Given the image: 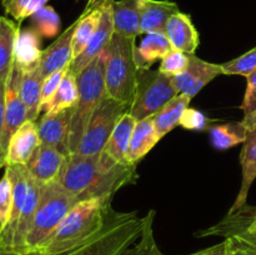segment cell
Wrapping results in <instances>:
<instances>
[{
  "instance_id": "cell-10",
  "label": "cell",
  "mask_w": 256,
  "mask_h": 255,
  "mask_svg": "<svg viewBox=\"0 0 256 255\" xmlns=\"http://www.w3.org/2000/svg\"><path fill=\"white\" fill-rule=\"evenodd\" d=\"M224 75L222 64L205 62L195 54H190L189 65L186 70L179 75L172 76V82L179 94H185L192 99L205 88V85L218 78Z\"/></svg>"
},
{
  "instance_id": "cell-42",
  "label": "cell",
  "mask_w": 256,
  "mask_h": 255,
  "mask_svg": "<svg viewBox=\"0 0 256 255\" xmlns=\"http://www.w3.org/2000/svg\"><path fill=\"white\" fill-rule=\"evenodd\" d=\"M230 236L235 238L239 242H244V244L250 245V246L256 248V229L255 230H240L235 234L230 235ZM229 238V236H228Z\"/></svg>"
},
{
  "instance_id": "cell-9",
  "label": "cell",
  "mask_w": 256,
  "mask_h": 255,
  "mask_svg": "<svg viewBox=\"0 0 256 255\" xmlns=\"http://www.w3.org/2000/svg\"><path fill=\"white\" fill-rule=\"evenodd\" d=\"M22 69L16 62L12 65L6 80V92H5V112L2 134L0 140V169L6 165L9 142L19 128L26 122V108L20 98V82H22Z\"/></svg>"
},
{
  "instance_id": "cell-4",
  "label": "cell",
  "mask_w": 256,
  "mask_h": 255,
  "mask_svg": "<svg viewBox=\"0 0 256 255\" xmlns=\"http://www.w3.org/2000/svg\"><path fill=\"white\" fill-rule=\"evenodd\" d=\"M135 40L114 32L105 52L106 95L129 108L135 96L139 72L135 60Z\"/></svg>"
},
{
  "instance_id": "cell-16",
  "label": "cell",
  "mask_w": 256,
  "mask_h": 255,
  "mask_svg": "<svg viewBox=\"0 0 256 255\" xmlns=\"http://www.w3.org/2000/svg\"><path fill=\"white\" fill-rule=\"evenodd\" d=\"M165 35L175 50L186 54H195L200 45L199 32L195 28L192 16L185 12H176L168 20Z\"/></svg>"
},
{
  "instance_id": "cell-26",
  "label": "cell",
  "mask_w": 256,
  "mask_h": 255,
  "mask_svg": "<svg viewBox=\"0 0 256 255\" xmlns=\"http://www.w3.org/2000/svg\"><path fill=\"white\" fill-rule=\"evenodd\" d=\"M208 132L210 135V142L216 150H228L239 144H244L249 134V130L242 122L212 125Z\"/></svg>"
},
{
  "instance_id": "cell-2",
  "label": "cell",
  "mask_w": 256,
  "mask_h": 255,
  "mask_svg": "<svg viewBox=\"0 0 256 255\" xmlns=\"http://www.w3.org/2000/svg\"><path fill=\"white\" fill-rule=\"evenodd\" d=\"M115 212L112 199L108 198L82 200L34 255H59L84 244L106 225Z\"/></svg>"
},
{
  "instance_id": "cell-39",
  "label": "cell",
  "mask_w": 256,
  "mask_h": 255,
  "mask_svg": "<svg viewBox=\"0 0 256 255\" xmlns=\"http://www.w3.org/2000/svg\"><path fill=\"white\" fill-rule=\"evenodd\" d=\"M240 109L244 112V116L256 110V72L246 78V90Z\"/></svg>"
},
{
  "instance_id": "cell-38",
  "label": "cell",
  "mask_w": 256,
  "mask_h": 255,
  "mask_svg": "<svg viewBox=\"0 0 256 255\" xmlns=\"http://www.w3.org/2000/svg\"><path fill=\"white\" fill-rule=\"evenodd\" d=\"M70 66L65 68V69L58 70V72H52L49 76L45 78L44 82H42V108L44 109L45 105L52 99L54 94L56 92L58 88H59L60 82L64 79L65 74L68 72Z\"/></svg>"
},
{
  "instance_id": "cell-40",
  "label": "cell",
  "mask_w": 256,
  "mask_h": 255,
  "mask_svg": "<svg viewBox=\"0 0 256 255\" xmlns=\"http://www.w3.org/2000/svg\"><path fill=\"white\" fill-rule=\"evenodd\" d=\"M229 248V255H256V248L244 244L235 238H225Z\"/></svg>"
},
{
  "instance_id": "cell-36",
  "label": "cell",
  "mask_w": 256,
  "mask_h": 255,
  "mask_svg": "<svg viewBox=\"0 0 256 255\" xmlns=\"http://www.w3.org/2000/svg\"><path fill=\"white\" fill-rule=\"evenodd\" d=\"M12 209V184L9 175L4 172L0 179V230L9 222Z\"/></svg>"
},
{
  "instance_id": "cell-24",
  "label": "cell",
  "mask_w": 256,
  "mask_h": 255,
  "mask_svg": "<svg viewBox=\"0 0 256 255\" xmlns=\"http://www.w3.org/2000/svg\"><path fill=\"white\" fill-rule=\"evenodd\" d=\"M172 42L165 34L152 32L145 35L140 45L135 48V60L139 69H150L158 60H162L170 52H172Z\"/></svg>"
},
{
  "instance_id": "cell-45",
  "label": "cell",
  "mask_w": 256,
  "mask_h": 255,
  "mask_svg": "<svg viewBox=\"0 0 256 255\" xmlns=\"http://www.w3.org/2000/svg\"><path fill=\"white\" fill-rule=\"evenodd\" d=\"M242 122H244V125L246 126V129L249 130V132L255 130L256 129V110L255 112H252V114L248 115V116H244V119H242Z\"/></svg>"
},
{
  "instance_id": "cell-34",
  "label": "cell",
  "mask_w": 256,
  "mask_h": 255,
  "mask_svg": "<svg viewBox=\"0 0 256 255\" xmlns=\"http://www.w3.org/2000/svg\"><path fill=\"white\" fill-rule=\"evenodd\" d=\"M224 75H242L248 78L256 72V46L245 54L222 64Z\"/></svg>"
},
{
  "instance_id": "cell-41",
  "label": "cell",
  "mask_w": 256,
  "mask_h": 255,
  "mask_svg": "<svg viewBox=\"0 0 256 255\" xmlns=\"http://www.w3.org/2000/svg\"><path fill=\"white\" fill-rule=\"evenodd\" d=\"M186 255H229V248H228V242L226 239L224 242H219L216 245H212V246L206 248V249L199 250V252H192V254Z\"/></svg>"
},
{
  "instance_id": "cell-1",
  "label": "cell",
  "mask_w": 256,
  "mask_h": 255,
  "mask_svg": "<svg viewBox=\"0 0 256 255\" xmlns=\"http://www.w3.org/2000/svg\"><path fill=\"white\" fill-rule=\"evenodd\" d=\"M139 178L136 164H116L102 166L99 155L84 156L78 152L68 156L58 184L74 195L79 202L94 198L112 199L122 186L134 184Z\"/></svg>"
},
{
  "instance_id": "cell-35",
  "label": "cell",
  "mask_w": 256,
  "mask_h": 255,
  "mask_svg": "<svg viewBox=\"0 0 256 255\" xmlns=\"http://www.w3.org/2000/svg\"><path fill=\"white\" fill-rule=\"evenodd\" d=\"M189 60L190 54L174 49L162 60L159 70L164 72L165 75H168V76L172 78L186 70L188 65H189Z\"/></svg>"
},
{
  "instance_id": "cell-18",
  "label": "cell",
  "mask_w": 256,
  "mask_h": 255,
  "mask_svg": "<svg viewBox=\"0 0 256 255\" xmlns=\"http://www.w3.org/2000/svg\"><path fill=\"white\" fill-rule=\"evenodd\" d=\"M139 12L142 34H165L168 20L180 10L178 4L169 0H140Z\"/></svg>"
},
{
  "instance_id": "cell-30",
  "label": "cell",
  "mask_w": 256,
  "mask_h": 255,
  "mask_svg": "<svg viewBox=\"0 0 256 255\" xmlns=\"http://www.w3.org/2000/svg\"><path fill=\"white\" fill-rule=\"evenodd\" d=\"M39 35L34 30L20 32L15 48V62L22 68L34 66L39 64L42 50L39 49Z\"/></svg>"
},
{
  "instance_id": "cell-20",
  "label": "cell",
  "mask_w": 256,
  "mask_h": 255,
  "mask_svg": "<svg viewBox=\"0 0 256 255\" xmlns=\"http://www.w3.org/2000/svg\"><path fill=\"white\" fill-rule=\"evenodd\" d=\"M42 76L40 75L38 65L22 69V82H20V98L26 108V119L36 122L42 108Z\"/></svg>"
},
{
  "instance_id": "cell-32",
  "label": "cell",
  "mask_w": 256,
  "mask_h": 255,
  "mask_svg": "<svg viewBox=\"0 0 256 255\" xmlns=\"http://www.w3.org/2000/svg\"><path fill=\"white\" fill-rule=\"evenodd\" d=\"M34 32L39 36L52 38L58 34L60 28V18L54 8L45 5L32 16Z\"/></svg>"
},
{
  "instance_id": "cell-46",
  "label": "cell",
  "mask_w": 256,
  "mask_h": 255,
  "mask_svg": "<svg viewBox=\"0 0 256 255\" xmlns=\"http://www.w3.org/2000/svg\"><path fill=\"white\" fill-rule=\"evenodd\" d=\"M0 255H26V254H22V252H15V250L4 249V248L0 246Z\"/></svg>"
},
{
  "instance_id": "cell-12",
  "label": "cell",
  "mask_w": 256,
  "mask_h": 255,
  "mask_svg": "<svg viewBox=\"0 0 256 255\" xmlns=\"http://www.w3.org/2000/svg\"><path fill=\"white\" fill-rule=\"evenodd\" d=\"M66 159V155L55 148L40 144L25 166L29 174L40 184H49L58 182Z\"/></svg>"
},
{
  "instance_id": "cell-43",
  "label": "cell",
  "mask_w": 256,
  "mask_h": 255,
  "mask_svg": "<svg viewBox=\"0 0 256 255\" xmlns=\"http://www.w3.org/2000/svg\"><path fill=\"white\" fill-rule=\"evenodd\" d=\"M114 2L115 0H88L86 6H85L82 14L94 12V10H104L106 8H112Z\"/></svg>"
},
{
  "instance_id": "cell-6",
  "label": "cell",
  "mask_w": 256,
  "mask_h": 255,
  "mask_svg": "<svg viewBox=\"0 0 256 255\" xmlns=\"http://www.w3.org/2000/svg\"><path fill=\"white\" fill-rule=\"evenodd\" d=\"M145 225V216L136 212H115L96 235L59 255H122L138 242Z\"/></svg>"
},
{
  "instance_id": "cell-11",
  "label": "cell",
  "mask_w": 256,
  "mask_h": 255,
  "mask_svg": "<svg viewBox=\"0 0 256 255\" xmlns=\"http://www.w3.org/2000/svg\"><path fill=\"white\" fill-rule=\"evenodd\" d=\"M75 26H76V20L69 28H66L46 49L42 50L38 68L42 79L58 70L70 66L72 62V35H74Z\"/></svg>"
},
{
  "instance_id": "cell-28",
  "label": "cell",
  "mask_w": 256,
  "mask_h": 255,
  "mask_svg": "<svg viewBox=\"0 0 256 255\" xmlns=\"http://www.w3.org/2000/svg\"><path fill=\"white\" fill-rule=\"evenodd\" d=\"M256 229V210L252 215L248 212L246 206L242 208L240 212L228 215L226 219L222 220L220 224L199 232V236H208V235H222V236H230L240 230H255Z\"/></svg>"
},
{
  "instance_id": "cell-25",
  "label": "cell",
  "mask_w": 256,
  "mask_h": 255,
  "mask_svg": "<svg viewBox=\"0 0 256 255\" xmlns=\"http://www.w3.org/2000/svg\"><path fill=\"white\" fill-rule=\"evenodd\" d=\"M190 102L192 99L188 95L178 94L152 116L155 130H156L160 140L180 124L182 112H185L186 108H189Z\"/></svg>"
},
{
  "instance_id": "cell-14",
  "label": "cell",
  "mask_w": 256,
  "mask_h": 255,
  "mask_svg": "<svg viewBox=\"0 0 256 255\" xmlns=\"http://www.w3.org/2000/svg\"><path fill=\"white\" fill-rule=\"evenodd\" d=\"M36 124L40 142L50 145L69 156L70 109L60 112H44Z\"/></svg>"
},
{
  "instance_id": "cell-23",
  "label": "cell",
  "mask_w": 256,
  "mask_h": 255,
  "mask_svg": "<svg viewBox=\"0 0 256 255\" xmlns=\"http://www.w3.org/2000/svg\"><path fill=\"white\" fill-rule=\"evenodd\" d=\"M19 34V22L6 16H0V82H6L14 65Z\"/></svg>"
},
{
  "instance_id": "cell-5",
  "label": "cell",
  "mask_w": 256,
  "mask_h": 255,
  "mask_svg": "<svg viewBox=\"0 0 256 255\" xmlns=\"http://www.w3.org/2000/svg\"><path fill=\"white\" fill-rule=\"evenodd\" d=\"M78 202L79 200L58 182L42 184L34 220L25 240L24 254H36Z\"/></svg>"
},
{
  "instance_id": "cell-29",
  "label": "cell",
  "mask_w": 256,
  "mask_h": 255,
  "mask_svg": "<svg viewBox=\"0 0 256 255\" xmlns=\"http://www.w3.org/2000/svg\"><path fill=\"white\" fill-rule=\"evenodd\" d=\"M79 96V86H78V76H75L70 70L65 74L64 79L60 82L56 92L52 99L44 106V112H60L70 109L76 102Z\"/></svg>"
},
{
  "instance_id": "cell-21",
  "label": "cell",
  "mask_w": 256,
  "mask_h": 255,
  "mask_svg": "<svg viewBox=\"0 0 256 255\" xmlns=\"http://www.w3.org/2000/svg\"><path fill=\"white\" fill-rule=\"evenodd\" d=\"M140 0H115L112 5L114 32L136 39L142 35L140 29Z\"/></svg>"
},
{
  "instance_id": "cell-44",
  "label": "cell",
  "mask_w": 256,
  "mask_h": 255,
  "mask_svg": "<svg viewBox=\"0 0 256 255\" xmlns=\"http://www.w3.org/2000/svg\"><path fill=\"white\" fill-rule=\"evenodd\" d=\"M5 92H6V82H0V140L2 134V124H4Z\"/></svg>"
},
{
  "instance_id": "cell-37",
  "label": "cell",
  "mask_w": 256,
  "mask_h": 255,
  "mask_svg": "<svg viewBox=\"0 0 256 255\" xmlns=\"http://www.w3.org/2000/svg\"><path fill=\"white\" fill-rule=\"evenodd\" d=\"M212 120L194 108H186L180 119V126L185 130L192 132H205L212 126Z\"/></svg>"
},
{
  "instance_id": "cell-33",
  "label": "cell",
  "mask_w": 256,
  "mask_h": 255,
  "mask_svg": "<svg viewBox=\"0 0 256 255\" xmlns=\"http://www.w3.org/2000/svg\"><path fill=\"white\" fill-rule=\"evenodd\" d=\"M49 0H4L2 2L5 12L14 18L16 22H22L26 18H32L38 10L46 5Z\"/></svg>"
},
{
  "instance_id": "cell-15",
  "label": "cell",
  "mask_w": 256,
  "mask_h": 255,
  "mask_svg": "<svg viewBox=\"0 0 256 255\" xmlns=\"http://www.w3.org/2000/svg\"><path fill=\"white\" fill-rule=\"evenodd\" d=\"M112 35H114V22H112V8H106V9L102 10V20H100V24L98 30L95 32L94 36L92 38V40L89 42V44L86 45L84 52L76 58V59L72 60V62L70 64L69 70L78 76L88 65L92 62H94L96 58H99L102 52H105V50L109 46L110 42L112 39Z\"/></svg>"
},
{
  "instance_id": "cell-7",
  "label": "cell",
  "mask_w": 256,
  "mask_h": 255,
  "mask_svg": "<svg viewBox=\"0 0 256 255\" xmlns=\"http://www.w3.org/2000/svg\"><path fill=\"white\" fill-rule=\"evenodd\" d=\"M178 94L179 92L172 78L159 69H139L136 90L130 105L129 114L136 122L154 116Z\"/></svg>"
},
{
  "instance_id": "cell-27",
  "label": "cell",
  "mask_w": 256,
  "mask_h": 255,
  "mask_svg": "<svg viewBox=\"0 0 256 255\" xmlns=\"http://www.w3.org/2000/svg\"><path fill=\"white\" fill-rule=\"evenodd\" d=\"M102 15V10H94L86 14H82L76 19V26L72 35V60L76 59L84 52L86 45L94 36L95 32L99 28Z\"/></svg>"
},
{
  "instance_id": "cell-8",
  "label": "cell",
  "mask_w": 256,
  "mask_h": 255,
  "mask_svg": "<svg viewBox=\"0 0 256 255\" xmlns=\"http://www.w3.org/2000/svg\"><path fill=\"white\" fill-rule=\"evenodd\" d=\"M129 109L128 105L105 95L85 130L78 148V154L84 156H96L102 154L118 122L125 112H129Z\"/></svg>"
},
{
  "instance_id": "cell-19",
  "label": "cell",
  "mask_w": 256,
  "mask_h": 255,
  "mask_svg": "<svg viewBox=\"0 0 256 255\" xmlns=\"http://www.w3.org/2000/svg\"><path fill=\"white\" fill-rule=\"evenodd\" d=\"M240 164H242V186L228 215L240 212L242 208L246 206L249 190L256 179V129L249 132L246 140L242 144L240 152Z\"/></svg>"
},
{
  "instance_id": "cell-22",
  "label": "cell",
  "mask_w": 256,
  "mask_h": 255,
  "mask_svg": "<svg viewBox=\"0 0 256 255\" xmlns=\"http://www.w3.org/2000/svg\"><path fill=\"white\" fill-rule=\"evenodd\" d=\"M160 142L152 116L136 122L128 150V162L138 164Z\"/></svg>"
},
{
  "instance_id": "cell-3",
  "label": "cell",
  "mask_w": 256,
  "mask_h": 255,
  "mask_svg": "<svg viewBox=\"0 0 256 255\" xmlns=\"http://www.w3.org/2000/svg\"><path fill=\"white\" fill-rule=\"evenodd\" d=\"M106 52V50H105ZM105 52L90 62L79 75L78 86L79 96L72 108H70V132L69 150L70 154L78 152L84 132L99 106L106 95L105 89Z\"/></svg>"
},
{
  "instance_id": "cell-17",
  "label": "cell",
  "mask_w": 256,
  "mask_h": 255,
  "mask_svg": "<svg viewBox=\"0 0 256 255\" xmlns=\"http://www.w3.org/2000/svg\"><path fill=\"white\" fill-rule=\"evenodd\" d=\"M40 144L36 122L26 120L10 140L6 165H26Z\"/></svg>"
},
{
  "instance_id": "cell-13",
  "label": "cell",
  "mask_w": 256,
  "mask_h": 255,
  "mask_svg": "<svg viewBox=\"0 0 256 255\" xmlns=\"http://www.w3.org/2000/svg\"><path fill=\"white\" fill-rule=\"evenodd\" d=\"M135 124H136V120L129 114V112H125L122 119L118 122L112 136L108 140L102 154L99 155L100 164L102 166L110 168L116 164L129 162H128V150H129Z\"/></svg>"
},
{
  "instance_id": "cell-31",
  "label": "cell",
  "mask_w": 256,
  "mask_h": 255,
  "mask_svg": "<svg viewBox=\"0 0 256 255\" xmlns=\"http://www.w3.org/2000/svg\"><path fill=\"white\" fill-rule=\"evenodd\" d=\"M154 216L155 212L150 210L146 215H145V225L142 229V235L138 239V242L134 245L129 248L124 254L122 255H164L159 249L156 240H155L154 229H152V224H154Z\"/></svg>"
}]
</instances>
